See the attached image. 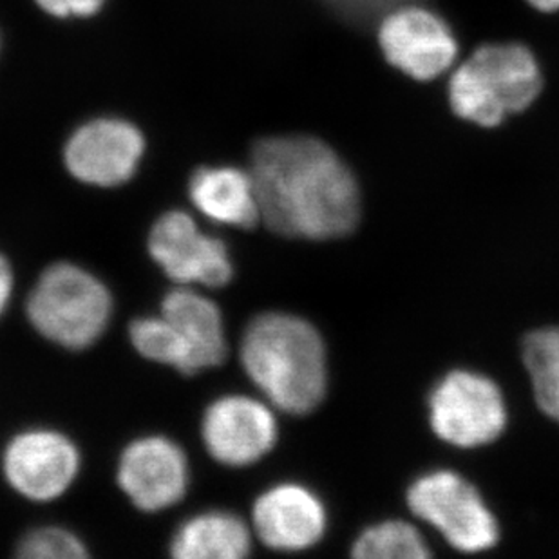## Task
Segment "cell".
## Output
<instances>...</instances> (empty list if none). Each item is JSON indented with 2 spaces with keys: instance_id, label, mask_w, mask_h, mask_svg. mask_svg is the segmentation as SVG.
Instances as JSON below:
<instances>
[{
  "instance_id": "cell-1",
  "label": "cell",
  "mask_w": 559,
  "mask_h": 559,
  "mask_svg": "<svg viewBox=\"0 0 559 559\" xmlns=\"http://www.w3.org/2000/svg\"><path fill=\"white\" fill-rule=\"evenodd\" d=\"M261 222L285 238H344L360 219L354 173L319 138L290 134L259 140L250 167Z\"/></svg>"
},
{
  "instance_id": "cell-2",
  "label": "cell",
  "mask_w": 559,
  "mask_h": 559,
  "mask_svg": "<svg viewBox=\"0 0 559 559\" xmlns=\"http://www.w3.org/2000/svg\"><path fill=\"white\" fill-rule=\"evenodd\" d=\"M239 357L261 393L281 412L308 415L328 390L326 346L302 317L269 311L250 321Z\"/></svg>"
},
{
  "instance_id": "cell-3",
  "label": "cell",
  "mask_w": 559,
  "mask_h": 559,
  "mask_svg": "<svg viewBox=\"0 0 559 559\" xmlns=\"http://www.w3.org/2000/svg\"><path fill=\"white\" fill-rule=\"evenodd\" d=\"M544 85L534 55L522 44H487L449 80V104L460 118L497 127L527 109Z\"/></svg>"
},
{
  "instance_id": "cell-4",
  "label": "cell",
  "mask_w": 559,
  "mask_h": 559,
  "mask_svg": "<svg viewBox=\"0 0 559 559\" xmlns=\"http://www.w3.org/2000/svg\"><path fill=\"white\" fill-rule=\"evenodd\" d=\"M112 313L111 292L76 264L49 266L27 297L26 316L43 337L62 348L85 349L104 335Z\"/></svg>"
},
{
  "instance_id": "cell-5",
  "label": "cell",
  "mask_w": 559,
  "mask_h": 559,
  "mask_svg": "<svg viewBox=\"0 0 559 559\" xmlns=\"http://www.w3.org/2000/svg\"><path fill=\"white\" fill-rule=\"evenodd\" d=\"M406 498L413 514L437 528L453 549L478 555L497 547V516L478 489L459 473L442 469L418 476Z\"/></svg>"
},
{
  "instance_id": "cell-6",
  "label": "cell",
  "mask_w": 559,
  "mask_h": 559,
  "mask_svg": "<svg viewBox=\"0 0 559 559\" xmlns=\"http://www.w3.org/2000/svg\"><path fill=\"white\" fill-rule=\"evenodd\" d=\"M428 404L433 433L454 448L489 445L507 428L506 396L486 374L451 371L435 385Z\"/></svg>"
},
{
  "instance_id": "cell-7",
  "label": "cell",
  "mask_w": 559,
  "mask_h": 559,
  "mask_svg": "<svg viewBox=\"0 0 559 559\" xmlns=\"http://www.w3.org/2000/svg\"><path fill=\"white\" fill-rule=\"evenodd\" d=\"M148 253L169 280L180 285L222 288L234 277L227 245L195 225L183 211L165 212L148 233Z\"/></svg>"
},
{
  "instance_id": "cell-8",
  "label": "cell",
  "mask_w": 559,
  "mask_h": 559,
  "mask_svg": "<svg viewBox=\"0 0 559 559\" xmlns=\"http://www.w3.org/2000/svg\"><path fill=\"white\" fill-rule=\"evenodd\" d=\"M379 44L393 68L423 82L445 73L459 55L448 22L415 4L399 5L382 16Z\"/></svg>"
},
{
  "instance_id": "cell-9",
  "label": "cell",
  "mask_w": 559,
  "mask_h": 559,
  "mask_svg": "<svg viewBox=\"0 0 559 559\" xmlns=\"http://www.w3.org/2000/svg\"><path fill=\"white\" fill-rule=\"evenodd\" d=\"M79 471V448L51 429L15 435L2 453V473L11 489L33 501L62 497Z\"/></svg>"
},
{
  "instance_id": "cell-10",
  "label": "cell",
  "mask_w": 559,
  "mask_h": 559,
  "mask_svg": "<svg viewBox=\"0 0 559 559\" xmlns=\"http://www.w3.org/2000/svg\"><path fill=\"white\" fill-rule=\"evenodd\" d=\"M201 437L212 459L228 467L255 464L274 449L277 423L263 402L228 395L212 402L201 420Z\"/></svg>"
},
{
  "instance_id": "cell-11",
  "label": "cell",
  "mask_w": 559,
  "mask_h": 559,
  "mask_svg": "<svg viewBox=\"0 0 559 559\" xmlns=\"http://www.w3.org/2000/svg\"><path fill=\"white\" fill-rule=\"evenodd\" d=\"M118 484L140 511H164L186 497L189 460L169 438H138L123 449Z\"/></svg>"
},
{
  "instance_id": "cell-12",
  "label": "cell",
  "mask_w": 559,
  "mask_h": 559,
  "mask_svg": "<svg viewBox=\"0 0 559 559\" xmlns=\"http://www.w3.org/2000/svg\"><path fill=\"white\" fill-rule=\"evenodd\" d=\"M145 151L142 132L132 123L102 118L69 138L63 159L69 173L87 186L118 187L131 180Z\"/></svg>"
},
{
  "instance_id": "cell-13",
  "label": "cell",
  "mask_w": 559,
  "mask_h": 559,
  "mask_svg": "<svg viewBox=\"0 0 559 559\" xmlns=\"http://www.w3.org/2000/svg\"><path fill=\"white\" fill-rule=\"evenodd\" d=\"M253 528L269 549L301 552L326 533V507L321 498L299 484L270 487L253 503Z\"/></svg>"
},
{
  "instance_id": "cell-14",
  "label": "cell",
  "mask_w": 559,
  "mask_h": 559,
  "mask_svg": "<svg viewBox=\"0 0 559 559\" xmlns=\"http://www.w3.org/2000/svg\"><path fill=\"white\" fill-rule=\"evenodd\" d=\"M195 209L219 225L250 230L261 222L252 175L238 167H200L190 176Z\"/></svg>"
},
{
  "instance_id": "cell-15",
  "label": "cell",
  "mask_w": 559,
  "mask_h": 559,
  "mask_svg": "<svg viewBox=\"0 0 559 559\" xmlns=\"http://www.w3.org/2000/svg\"><path fill=\"white\" fill-rule=\"evenodd\" d=\"M162 316L186 337L195 370L216 368L227 359L225 324L216 302L189 288H175L162 302Z\"/></svg>"
},
{
  "instance_id": "cell-16",
  "label": "cell",
  "mask_w": 559,
  "mask_h": 559,
  "mask_svg": "<svg viewBox=\"0 0 559 559\" xmlns=\"http://www.w3.org/2000/svg\"><path fill=\"white\" fill-rule=\"evenodd\" d=\"M252 549L247 523L233 512L211 511L187 520L170 542L178 559H241Z\"/></svg>"
},
{
  "instance_id": "cell-17",
  "label": "cell",
  "mask_w": 559,
  "mask_h": 559,
  "mask_svg": "<svg viewBox=\"0 0 559 559\" xmlns=\"http://www.w3.org/2000/svg\"><path fill=\"white\" fill-rule=\"evenodd\" d=\"M522 355L539 409L559 424V328L528 333L523 338Z\"/></svg>"
},
{
  "instance_id": "cell-18",
  "label": "cell",
  "mask_w": 559,
  "mask_h": 559,
  "mask_svg": "<svg viewBox=\"0 0 559 559\" xmlns=\"http://www.w3.org/2000/svg\"><path fill=\"white\" fill-rule=\"evenodd\" d=\"M129 337L138 354L183 374L198 373L194 355L180 330L162 317H140L131 322Z\"/></svg>"
},
{
  "instance_id": "cell-19",
  "label": "cell",
  "mask_w": 559,
  "mask_h": 559,
  "mask_svg": "<svg viewBox=\"0 0 559 559\" xmlns=\"http://www.w3.org/2000/svg\"><path fill=\"white\" fill-rule=\"evenodd\" d=\"M352 555L357 559H426L431 558V550L415 525L388 520L360 533Z\"/></svg>"
},
{
  "instance_id": "cell-20",
  "label": "cell",
  "mask_w": 559,
  "mask_h": 559,
  "mask_svg": "<svg viewBox=\"0 0 559 559\" xmlns=\"http://www.w3.org/2000/svg\"><path fill=\"white\" fill-rule=\"evenodd\" d=\"M16 556L24 559H80L90 552L84 542L62 527L35 528L16 545Z\"/></svg>"
},
{
  "instance_id": "cell-21",
  "label": "cell",
  "mask_w": 559,
  "mask_h": 559,
  "mask_svg": "<svg viewBox=\"0 0 559 559\" xmlns=\"http://www.w3.org/2000/svg\"><path fill=\"white\" fill-rule=\"evenodd\" d=\"M335 13L349 22H370L384 16L399 5L412 4L413 0H324Z\"/></svg>"
},
{
  "instance_id": "cell-22",
  "label": "cell",
  "mask_w": 559,
  "mask_h": 559,
  "mask_svg": "<svg viewBox=\"0 0 559 559\" xmlns=\"http://www.w3.org/2000/svg\"><path fill=\"white\" fill-rule=\"evenodd\" d=\"M37 4L55 16H87L100 10L104 0H37Z\"/></svg>"
},
{
  "instance_id": "cell-23",
  "label": "cell",
  "mask_w": 559,
  "mask_h": 559,
  "mask_svg": "<svg viewBox=\"0 0 559 559\" xmlns=\"http://www.w3.org/2000/svg\"><path fill=\"white\" fill-rule=\"evenodd\" d=\"M13 283L15 280H13L10 261L0 253V317L4 316L5 308L10 305Z\"/></svg>"
},
{
  "instance_id": "cell-24",
  "label": "cell",
  "mask_w": 559,
  "mask_h": 559,
  "mask_svg": "<svg viewBox=\"0 0 559 559\" xmlns=\"http://www.w3.org/2000/svg\"><path fill=\"white\" fill-rule=\"evenodd\" d=\"M528 4L539 11H558L559 0H528Z\"/></svg>"
}]
</instances>
